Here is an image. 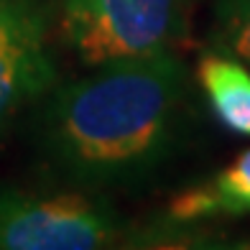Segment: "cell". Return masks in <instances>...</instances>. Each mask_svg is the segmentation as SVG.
Returning a JSON list of instances; mask_svg holds the SVG:
<instances>
[{
	"mask_svg": "<svg viewBox=\"0 0 250 250\" xmlns=\"http://www.w3.org/2000/svg\"><path fill=\"white\" fill-rule=\"evenodd\" d=\"M209 189L217 217H243L250 214V148L237 153L232 164L220 168L209 181Z\"/></svg>",
	"mask_w": 250,
	"mask_h": 250,
	"instance_id": "52a82bcc",
	"label": "cell"
},
{
	"mask_svg": "<svg viewBox=\"0 0 250 250\" xmlns=\"http://www.w3.org/2000/svg\"><path fill=\"white\" fill-rule=\"evenodd\" d=\"M189 0H64L62 33L89 66L174 51L187 36Z\"/></svg>",
	"mask_w": 250,
	"mask_h": 250,
	"instance_id": "7a4b0ae2",
	"label": "cell"
},
{
	"mask_svg": "<svg viewBox=\"0 0 250 250\" xmlns=\"http://www.w3.org/2000/svg\"><path fill=\"white\" fill-rule=\"evenodd\" d=\"M118 217L82 194L0 191V250H92L115 243Z\"/></svg>",
	"mask_w": 250,
	"mask_h": 250,
	"instance_id": "3957f363",
	"label": "cell"
},
{
	"mask_svg": "<svg viewBox=\"0 0 250 250\" xmlns=\"http://www.w3.org/2000/svg\"><path fill=\"white\" fill-rule=\"evenodd\" d=\"M197 79L212 115L230 133L250 138V66L227 54L209 51L197 64Z\"/></svg>",
	"mask_w": 250,
	"mask_h": 250,
	"instance_id": "5b68a950",
	"label": "cell"
},
{
	"mask_svg": "<svg viewBox=\"0 0 250 250\" xmlns=\"http://www.w3.org/2000/svg\"><path fill=\"white\" fill-rule=\"evenodd\" d=\"M54 79L46 10L39 0H0V130Z\"/></svg>",
	"mask_w": 250,
	"mask_h": 250,
	"instance_id": "277c9868",
	"label": "cell"
},
{
	"mask_svg": "<svg viewBox=\"0 0 250 250\" xmlns=\"http://www.w3.org/2000/svg\"><path fill=\"white\" fill-rule=\"evenodd\" d=\"M43 112L54 166L82 184H123L156 171L181 138L189 74L174 51L95 66Z\"/></svg>",
	"mask_w": 250,
	"mask_h": 250,
	"instance_id": "6da1fadb",
	"label": "cell"
},
{
	"mask_svg": "<svg viewBox=\"0 0 250 250\" xmlns=\"http://www.w3.org/2000/svg\"><path fill=\"white\" fill-rule=\"evenodd\" d=\"M212 51L250 66V0H217L209 28Z\"/></svg>",
	"mask_w": 250,
	"mask_h": 250,
	"instance_id": "8992f818",
	"label": "cell"
}]
</instances>
